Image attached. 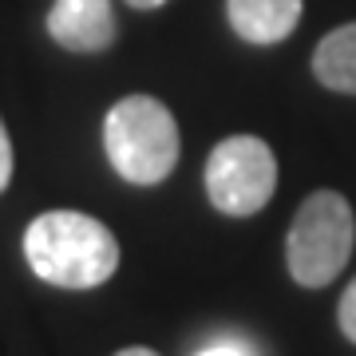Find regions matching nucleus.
Here are the masks:
<instances>
[{"instance_id":"obj_1","label":"nucleus","mask_w":356,"mask_h":356,"mask_svg":"<svg viewBox=\"0 0 356 356\" xmlns=\"http://www.w3.org/2000/svg\"><path fill=\"white\" fill-rule=\"evenodd\" d=\"M24 257L40 281L56 289H95L119 269V242L99 218L48 210L24 229Z\"/></svg>"},{"instance_id":"obj_2","label":"nucleus","mask_w":356,"mask_h":356,"mask_svg":"<svg viewBox=\"0 0 356 356\" xmlns=\"http://www.w3.org/2000/svg\"><path fill=\"white\" fill-rule=\"evenodd\" d=\"M103 151L115 175L135 186H159L178 166V123L154 95H127L103 119Z\"/></svg>"},{"instance_id":"obj_3","label":"nucleus","mask_w":356,"mask_h":356,"mask_svg":"<svg viewBox=\"0 0 356 356\" xmlns=\"http://www.w3.org/2000/svg\"><path fill=\"white\" fill-rule=\"evenodd\" d=\"M356 242L353 206L337 191H313L293 214L289 242H285V261L297 285L305 289H325L341 277L348 266Z\"/></svg>"},{"instance_id":"obj_4","label":"nucleus","mask_w":356,"mask_h":356,"mask_svg":"<svg viewBox=\"0 0 356 356\" xmlns=\"http://www.w3.org/2000/svg\"><path fill=\"white\" fill-rule=\"evenodd\" d=\"M277 191L273 147L257 135H229L206 159V194L214 210L229 218H250L266 210Z\"/></svg>"},{"instance_id":"obj_5","label":"nucleus","mask_w":356,"mask_h":356,"mask_svg":"<svg viewBox=\"0 0 356 356\" xmlns=\"http://www.w3.org/2000/svg\"><path fill=\"white\" fill-rule=\"evenodd\" d=\"M48 36L67 51H107L119 36L111 0H56L48 13Z\"/></svg>"},{"instance_id":"obj_6","label":"nucleus","mask_w":356,"mask_h":356,"mask_svg":"<svg viewBox=\"0 0 356 356\" xmlns=\"http://www.w3.org/2000/svg\"><path fill=\"white\" fill-rule=\"evenodd\" d=\"M226 16L245 44H281L301 24V0H226Z\"/></svg>"},{"instance_id":"obj_7","label":"nucleus","mask_w":356,"mask_h":356,"mask_svg":"<svg viewBox=\"0 0 356 356\" xmlns=\"http://www.w3.org/2000/svg\"><path fill=\"white\" fill-rule=\"evenodd\" d=\"M313 76L332 91L356 95V20L332 28L313 51Z\"/></svg>"},{"instance_id":"obj_8","label":"nucleus","mask_w":356,"mask_h":356,"mask_svg":"<svg viewBox=\"0 0 356 356\" xmlns=\"http://www.w3.org/2000/svg\"><path fill=\"white\" fill-rule=\"evenodd\" d=\"M337 321H341V332L356 344V277L348 281V289L341 293V305H337Z\"/></svg>"},{"instance_id":"obj_9","label":"nucleus","mask_w":356,"mask_h":356,"mask_svg":"<svg viewBox=\"0 0 356 356\" xmlns=\"http://www.w3.org/2000/svg\"><path fill=\"white\" fill-rule=\"evenodd\" d=\"M8 182H13V139H8L4 119H0V194L8 191Z\"/></svg>"},{"instance_id":"obj_10","label":"nucleus","mask_w":356,"mask_h":356,"mask_svg":"<svg viewBox=\"0 0 356 356\" xmlns=\"http://www.w3.org/2000/svg\"><path fill=\"white\" fill-rule=\"evenodd\" d=\"M198 356H250L242 348V344H229V341H218V344H210V348H202Z\"/></svg>"},{"instance_id":"obj_11","label":"nucleus","mask_w":356,"mask_h":356,"mask_svg":"<svg viewBox=\"0 0 356 356\" xmlns=\"http://www.w3.org/2000/svg\"><path fill=\"white\" fill-rule=\"evenodd\" d=\"M131 8H143V13H147V8H163L166 0H127Z\"/></svg>"},{"instance_id":"obj_12","label":"nucleus","mask_w":356,"mask_h":356,"mask_svg":"<svg viewBox=\"0 0 356 356\" xmlns=\"http://www.w3.org/2000/svg\"><path fill=\"white\" fill-rule=\"evenodd\" d=\"M115 356H159L154 348H119Z\"/></svg>"}]
</instances>
